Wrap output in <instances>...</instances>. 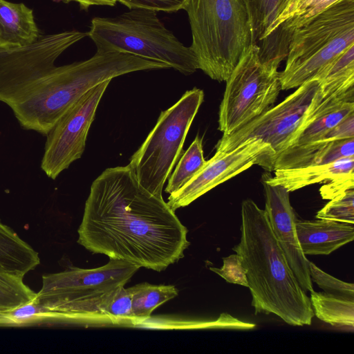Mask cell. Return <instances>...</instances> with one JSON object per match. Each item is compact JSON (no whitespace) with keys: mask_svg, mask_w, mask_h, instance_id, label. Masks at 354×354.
<instances>
[{"mask_svg":"<svg viewBox=\"0 0 354 354\" xmlns=\"http://www.w3.org/2000/svg\"><path fill=\"white\" fill-rule=\"evenodd\" d=\"M39 36L32 9L23 3L0 0V49L28 46Z\"/></svg>","mask_w":354,"mask_h":354,"instance_id":"ffe728a7","label":"cell"},{"mask_svg":"<svg viewBox=\"0 0 354 354\" xmlns=\"http://www.w3.org/2000/svg\"><path fill=\"white\" fill-rule=\"evenodd\" d=\"M353 171L354 157H349L325 165L276 169L274 176L264 174L262 178L269 184L281 185L290 192L354 174Z\"/></svg>","mask_w":354,"mask_h":354,"instance_id":"d6986e66","label":"cell"},{"mask_svg":"<svg viewBox=\"0 0 354 354\" xmlns=\"http://www.w3.org/2000/svg\"><path fill=\"white\" fill-rule=\"evenodd\" d=\"M354 112V86L323 99L297 134L290 146L313 142Z\"/></svg>","mask_w":354,"mask_h":354,"instance_id":"e0dca14e","label":"cell"},{"mask_svg":"<svg viewBox=\"0 0 354 354\" xmlns=\"http://www.w3.org/2000/svg\"><path fill=\"white\" fill-rule=\"evenodd\" d=\"M64 1L77 2L82 9L87 10L89 7L93 6H113L115 5L117 0H64Z\"/></svg>","mask_w":354,"mask_h":354,"instance_id":"e575fe53","label":"cell"},{"mask_svg":"<svg viewBox=\"0 0 354 354\" xmlns=\"http://www.w3.org/2000/svg\"><path fill=\"white\" fill-rule=\"evenodd\" d=\"M317 219L354 223V189L330 199L316 214Z\"/></svg>","mask_w":354,"mask_h":354,"instance_id":"f1b7e54d","label":"cell"},{"mask_svg":"<svg viewBox=\"0 0 354 354\" xmlns=\"http://www.w3.org/2000/svg\"><path fill=\"white\" fill-rule=\"evenodd\" d=\"M187 12L198 69L225 82L252 43L248 15L242 0H189Z\"/></svg>","mask_w":354,"mask_h":354,"instance_id":"5b68a950","label":"cell"},{"mask_svg":"<svg viewBox=\"0 0 354 354\" xmlns=\"http://www.w3.org/2000/svg\"><path fill=\"white\" fill-rule=\"evenodd\" d=\"M312 79L317 80L322 100L354 86V45L323 66Z\"/></svg>","mask_w":354,"mask_h":354,"instance_id":"7402d4cb","label":"cell"},{"mask_svg":"<svg viewBox=\"0 0 354 354\" xmlns=\"http://www.w3.org/2000/svg\"><path fill=\"white\" fill-rule=\"evenodd\" d=\"M310 276L324 292L337 297L354 300V285L342 281L325 272L315 263L310 261Z\"/></svg>","mask_w":354,"mask_h":354,"instance_id":"f546056e","label":"cell"},{"mask_svg":"<svg viewBox=\"0 0 354 354\" xmlns=\"http://www.w3.org/2000/svg\"><path fill=\"white\" fill-rule=\"evenodd\" d=\"M354 189V174L328 181L319 189L323 199L330 200L346 190Z\"/></svg>","mask_w":354,"mask_h":354,"instance_id":"836d02e7","label":"cell"},{"mask_svg":"<svg viewBox=\"0 0 354 354\" xmlns=\"http://www.w3.org/2000/svg\"><path fill=\"white\" fill-rule=\"evenodd\" d=\"M77 243L93 254L161 272L184 257L187 229L130 167L106 169L86 201Z\"/></svg>","mask_w":354,"mask_h":354,"instance_id":"6da1fadb","label":"cell"},{"mask_svg":"<svg viewBox=\"0 0 354 354\" xmlns=\"http://www.w3.org/2000/svg\"><path fill=\"white\" fill-rule=\"evenodd\" d=\"M310 301L314 315L333 326H354V300L324 292H310Z\"/></svg>","mask_w":354,"mask_h":354,"instance_id":"cb8c5ba5","label":"cell"},{"mask_svg":"<svg viewBox=\"0 0 354 354\" xmlns=\"http://www.w3.org/2000/svg\"><path fill=\"white\" fill-rule=\"evenodd\" d=\"M88 36L75 30L40 35L28 46L0 49V102L7 105L15 95L69 47Z\"/></svg>","mask_w":354,"mask_h":354,"instance_id":"7c38bea8","label":"cell"},{"mask_svg":"<svg viewBox=\"0 0 354 354\" xmlns=\"http://www.w3.org/2000/svg\"><path fill=\"white\" fill-rule=\"evenodd\" d=\"M295 0H286V6H285V8L284 9L288 6H289L292 1H294ZM283 9V10H284Z\"/></svg>","mask_w":354,"mask_h":354,"instance_id":"d590c367","label":"cell"},{"mask_svg":"<svg viewBox=\"0 0 354 354\" xmlns=\"http://www.w3.org/2000/svg\"><path fill=\"white\" fill-rule=\"evenodd\" d=\"M322 100L319 82L310 79L277 106L235 131L223 135L216 145V151H230L246 140L254 138L270 146L274 159L291 145L310 114Z\"/></svg>","mask_w":354,"mask_h":354,"instance_id":"30bf717a","label":"cell"},{"mask_svg":"<svg viewBox=\"0 0 354 354\" xmlns=\"http://www.w3.org/2000/svg\"><path fill=\"white\" fill-rule=\"evenodd\" d=\"M128 8H142L156 12H175L185 10L189 0H117Z\"/></svg>","mask_w":354,"mask_h":354,"instance_id":"1f68e13d","label":"cell"},{"mask_svg":"<svg viewBox=\"0 0 354 354\" xmlns=\"http://www.w3.org/2000/svg\"><path fill=\"white\" fill-rule=\"evenodd\" d=\"M232 250L245 270L255 314H274L292 326L311 325L310 297L289 266L266 212L252 199L241 203V240Z\"/></svg>","mask_w":354,"mask_h":354,"instance_id":"7a4b0ae2","label":"cell"},{"mask_svg":"<svg viewBox=\"0 0 354 354\" xmlns=\"http://www.w3.org/2000/svg\"><path fill=\"white\" fill-rule=\"evenodd\" d=\"M252 32V43L258 45L274 21L283 10L286 0H242Z\"/></svg>","mask_w":354,"mask_h":354,"instance_id":"d4e9b609","label":"cell"},{"mask_svg":"<svg viewBox=\"0 0 354 354\" xmlns=\"http://www.w3.org/2000/svg\"><path fill=\"white\" fill-rule=\"evenodd\" d=\"M339 0H295L277 17L259 45L263 64L278 69L295 31Z\"/></svg>","mask_w":354,"mask_h":354,"instance_id":"9a60e30c","label":"cell"},{"mask_svg":"<svg viewBox=\"0 0 354 354\" xmlns=\"http://www.w3.org/2000/svg\"><path fill=\"white\" fill-rule=\"evenodd\" d=\"M206 162L202 138L197 136L169 177L165 192L171 194L179 190L204 167Z\"/></svg>","mask_w":354,"mask_h":354,"instance_id":"484cf974","label":"cell"},{"mask_svg":"<svg viewBox=\"0 0 354 354\" xmlns=\"http://www.w3.org/2000/svg\"><path fill=\"white\" fill-rule=\"evenodd\" d=\"M354 157V138L290 146L273 159L272 171L320 165Z\"/></svg>","mask_w":354,"mask_h":354,"instance_id":"ac0fdd59","label":"cell"},{"mask_svg":"<svg viewBox=\"0 0 354 354\" xmlns=\"http://www.w3.org/2000/svg\"><path fill=\"white\" fill-rule=\"evenodd\" d=\"M265 193V211L289 266L301 288L313 291L310 276V261L300 247L296 229V217L290 202L289 192L281 185H271L261 178Z\"/></svg>","mask_w":354,"mask_h":354,"instance_id":"5bb4252c","label":"cell"},{"mask_svg":"<svg viewBox=\"0 0 354 354\" xmlns=\"http://www.w3.org/2000/svg\"><path fill=\"white\" fill-rule=\"evenodd\" d=\"M39 263L38 253L0 220V273L23 279Z\"/></svg>","mask_w":354,"mask_h":354,"instance_id":"44dd1931","label":"cell"},{"mask_svg":"<svg viewBox=\"0 0 354 354\" xmlns=\"http://www.w3.org/2000/svg\"><path fill=\"white\" fill-rule=\"evenodd\" d=\"M204 100L203 90L186 91L173 106L162 111L153 129L133 154L128 166L139 184L155 196L162 189L181 154L191 124Z\"/></svg>","mask_w":354,"mask_h":354,"instance_id":"ba28073f","label":"cell"},{"mask_svg":"<svg viewBox=\"0 0 354 354\" xmlns=\"http://www.w3.org/2000/svg\"><path fill=\"white\" fill-rule=\"evenodd\" d=\"M111 80L92 88L58 120L47 133L41 169L55 180L84 151L90 127Z\"/></svg>","mask_w":354,"mask_h":354,"instance_id":"8fae6325","label":"cell"},{"mask_svg":"<svg viewBox=\"0 0 354 354\" xmlns=\"http://www.w3.org/2000/svg\"><path fill=\"white\" fill-rule=\"evenodd\" d=\"M273 157L274 153L270 146L254 138L246 140L230 151H216L188 183L169 194L167 203L174 211L187 206L215 187L255 164L271 171Z\"/></svg>","mask_w":354,"mask_h":354,"instance_id":"4fadbf2b","label":"cell"},{"mask_svg":"<svg viewBox=\"0 0 354 354\" xmlns=\"http://www.w3.org/2000/svg\"><path fill=\"white\" fill-rule=\"evenodd\" d=\"M165 68L169 66L129 53L97 50L86 60L48 68L8 106L21 128L46 136L65 112L97 84L135 71Z\"/></svg>","mask_w":354,"mask_h":354,"instance_id":"3957f363","label":"cell"},{"mask_svg":"<svg viewBox=\"0 0 354 354\" xmlns=\"http://www.w3.org/2000/svg\"><path fill=\"white\" fill-rule=\"evenodd\" d=\"M104 312L111 325L136 326L129 288L122 286L117 289L106 302Z\"/></svg>","mask_w":354,"mask_h":354,"instance_id":"83f0119b","label":"cell"},{"mask_svg":"<svg viewBox=\"0 0 354 354\" xmlns=\"http://www.w3.org/2000/svg\"><path fill=\"white\" fill-rule=\"evenodd\" d=\"M354 45V0H339L293 34L281 89L297 88L344 50Z\"/></svg>","mask_w":354,"mask_h":354,"instance_id":"52a82bcc","label":"cell"},{"mask_svg":"<svg viewBox=\"0 0 354 354\" xmlns=\"http://www.w3.org/2000/svg\"><path fill=\"white\" fill-rule=\"evenodd\" d=\"M295 229L305 255L330 254L354 239L353 224L332 220L296 219Z\"/></svg>","mask_w":354,"mask_h":354,"instance_id":"2e32d148","label":"cell"},{"mask_svg":"<svg viewBox=\"0 0 354 354\" xmlns=\"http://www.w3.org/2000/svg\"><path fill=\"white\" fill-rule=\"evenodd\" d=\"M223 265L221 268H209V270L218 274L227 282L241 285L248 288L246 272L242 266L240 257L231 254L223 258Z\"/></svg>","mask_w":354,"mask_h":354,"instance_id":"4dcf8cb0","label":"cell"},{"mask_svg":"<svg viewBox=\"0 0 354 354\" xmlns=\"http://www.w3.org/2000/svg\"><path fill=\"white\" fill-rule=\"evenodd\" d=\"M88 36L99 51L129 53L165 64L184 75L198 69L190 46L183 44L154 10L136 8L114 17H94Z\"/></svg>","mask_w":354,"mask_h":354,"instance_id":"8992f818","label":"cell"},{"mask_svg":"<svg viewBox=\"0 0 354 354\" xmlns=\"http://www.w3.org/2000/svg\"><path fill=\"white\" fill-rule=\"evenodd\" d=\"M36 296L23 279L0 273V315L30 303Z\"/></svg>","mask_w":354,"mask_h":354,"instance_id":"4316f807","label":"cell"},{"mask_svg":"<svg viewBox=\"0 0 354 354\" xmlns=\"http://www.w3.org/2000/svg\"><path fill=\"white\" fill-rule=\"evenodd\" d=\"M252 44L228 79L218 112V130L228 135L263 113L281 90L280 72L263 64Z\"/></svg>","mask_w":354,"mask_h":354,"instance_id":"9c48e42d","label":"cell"},{"mask_svg":"<svg viewBox=\"0 0 354 354\" xmlns=\"http://www.w3.org/2000/svg\"><path fill=\"white\" fill-rule=\"evenodd\" d=\"M351 138H354V112L333 127L317 141L328 142Z\"/></svg>","mask_w":354,"mask_h":354,"instance_id":"d6a6232c","label":"cell"},{"mask_svg":"<svg viewBox=\"0 0 354 354\" xmlns=\"http://www.w3.org/2000/svg\"><path fill=\"white\" fill-rule=\"evenodd\" d=\"M139 268L127 261L109 259L99 268L71 267L44 274L34 300L41 306L45 322L109 326L111 324L104 312L106 302Z\"/></svg>","mask_w":354,"mask_h":354,"instance_id":"277c9868","label":"cell"},{"mask_svg":"<svg viewBox=\"0 0 354 354\" xmlns=\"http://www.w3.org/2000/svg\"><path fill=\"white\" fill-rule=\"evenodd\" d=\"M129 288L132 296L136 326L147 320L156 308L178 295V290L172 285H152L145 282Z\"/></svg>","mask_w":354,"mask_h":354,"instance_id":"603a6c76","label":"cell"}]
</instances>
